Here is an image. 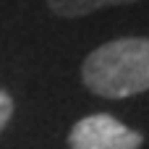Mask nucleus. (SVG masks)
<instances>
[{
    "label": "nucleus",
    "mask_w": 149,
    "mask_h": 149,
    "mask_svg": "<svg viewBox=\"0 0 149 149\" xmlns=\"http://www.w3.org/2000/svg\"><path fill=\"white\" fill-rule=\"evenodd\" d=\"M131 3H139V0H47V8L60 18H84L100 8L131 5Z\"/></svg>",
    "instance_id": "3"
},
{
    "label": "nucleus",
    "mask_w": 149,
    "mask_h": 149,
    "mask_svg": "<svg viewBox=\"0 0 149 149\" xmlns=\"http://www.w3.org/2000/svg\"><path fill=\"white\" fill-rule=\"evenodd\" d=\"M144 136L107 113H94L76 120L68 131L71 149H141Z\"/></svg>",
    "instance_id": "2"
},
{
    "label": "nucleus",
    "mask_w": 149,
    "mask_h": 149,
    "mask_svg": "<svg viewBox=\"0 0 149 149\" xmlns=\"http://www.w3.org/2000/svg\"><path fill=\"white\" fill-rule=\"evenodd\" d=\"M10 118H13V97H10L5 89H0V134H3V128L8 126Z\"/></svg>",
    "instance_id": "4"
},
{
    "label": "nucleus",
    "mask_w": 149,
    "mask_h": 149,
    "mask_svg": "<svg viewBox=\"0 0 149 149\" xmlns=\"http://www.w3.org/2000/svg\"><path fill=\"white\" fill-rule=\"evenodd\" d=\"M81 81L105 100L149 92V37H118L94 47L81 63Z\"/></svg>",
    "instance_id": "1"
}]
</instances>
